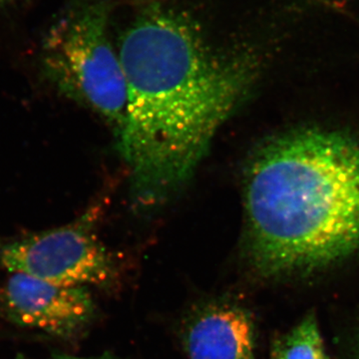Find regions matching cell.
Returning a JSON list of instances; mask_svg holds the SVG:
<instances>
[{
    "mask_svg": "<svg viewBox=\"0 0 359 359\" xmlns=\"http://www.w3.org/2000/svg\"><path fill=\"white\" fill-rule=\"evenodd\" d=\"M117 50L127 83L120 154L135 203L155 208L195 173L249 95L259 58L247 45L217 44L192 14L162 4L137 14Z\"/></svg>",
    "mask_w": 359,
    "mask_h": 359,
    "instance_id": "1",
    "label": "cell"
},
{
    "mask_svg": "<svg viewBox=\"0 0 359 359\" xmlns=\"http://www.w3.org/2000/svg\"><path fill=\"white\" fill-rule=\"evenodd\" d=\"M245 254L266 278L306 273L359 248V142L320 129L264 142L244 175Z\"/></svg>",
    "mask_w": 359,
    "mask_h": 359,
    "instance_id": "2",
    "label": "cell"
},
{
    "mask_svg": "<svg viewBox=\"0 0 359 359\" xmlns=\"http://www.w3.org/2000/svg\"><path fill=\"white\" fill-rule=\"evenodd\" d=\"M111 7L80 0L58 14L42 39L40 61L56 88L119 133L127 105L121 59L109 36Z\"/></svg>",
    "mask_w": 359,
    "mask_h": 359,
    "instance_id": "3",
    "label": "cell"
},
{
    "mask_svg": "<svg viewBox=\"0 0 359 359\" xmlns=\"http://www.w3.org/2000/svg\"><path fill=\"white\" fill-rule=\"evenodd\" d=\"M102 210V203H95L73 224L7 245L0 254L2 266L62 287L110 285L117 269L95 231Z\"/></svg>",
    "mask_w": 359,
    "mask_h": 359,
    "instance_id": "4",
    "label": "cell"
},
{
    "mask_svg": "<svg viewBox=\"0 0 359 359\" xmlns=\"http://www.w3.org/2000/svg\"><path fill=\"white\" fill-rule=\"evenodd\" d=\"M1 302L14 323L62 339L80 334L95 313L85 287H62L20 273L9 276Z\"/></svg>",
    "mask_w": 359,
    "mask_h": 359,
    "instance_id": "5",
    "label": "cell"
},
{
    "mask_svg": "<svg viewBox=\"0 0 359 359\" xmlns=\"http://www.w3.org/2000/svg\"><path fill=\"white\" fill-rule=\"evenodd\" d=\"M184 346L190 359H257L252 318L230 302L196 311L187 321Z\"/></svg>",
    "mask_w": 359,
    "mask_h": 359,
    "instance_id": "6",
    "label": "cell"
},
{
    "mask_svg": "<svg viewBox=\"0 0 359 359\" xmlns=\"http://www.w3.org/2000/svg\"><path fill=\"white\" fill-rule=\"evenodd\" d=\"M271 359H328L318 320L313 313L276 342Z\"/></svg>",
    "mask_w": 359,
    "mask_h": 359,
    "instance_id": "7",
    "label": "cell"
},
{
    "mask_svg": "<svg viewBox=\"0 0 359 359\" xmlns=\"http://www.w3.org/2000/svg\"><path fill=\"white\" fill-rule=\"evenodd\" d=\"M27 1L28 0H0V16L11 13Z\"/></svg>",
    "mask_w": 359,
    "mask_h": 359,
    "instance_id": "8",
    "label": "cell"
},
{
    "mask_svg": "<svg viewBox=\"0 0 359 359\" xmlns=\"http://www.w3.org/2000/svg\"><path fill=\"white\" fill-rule=\"evenodd\" d=\"M20 359H29V358H22ZM49 359H91V358H75V356L60 355V356H54V358H49Z\"/></svg>",
    "mask_w": 359,
    "mask_h": 359,
    "instance_id": "9",
    "label": "cell"
}]
</instances>
